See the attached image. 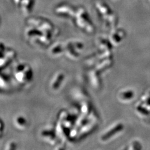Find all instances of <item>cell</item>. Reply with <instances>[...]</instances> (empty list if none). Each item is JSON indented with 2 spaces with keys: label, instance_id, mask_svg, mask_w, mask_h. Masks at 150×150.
<instances>
[{
  "label": "cell",
  "instance_id": "obj_1",
  "mask_svg": "<svg viewBox=\"0 0 150 150\" xmlns=\"http://www.w3.org/2000/svg\"><path fill=\"white\" fill-rule=\"evenodd\" d=\"M15 78L21 84L29 83L33 78L31 68L28 64H19L14 71Z\"/></svg>",
  "mask_w": 150,
  "mask_h": 150
},
{
  "label": "cell",
  "instance_id": "obj_2",
  "mask_svg": "<svg viewBox=\"0 0 150 150\" xmlns=\"http://www.w3.org/2000/svg\"><path fill=\"white\" fill-rule=\"evenodd\" d=\"M76 24L81 30L85 31L88 34H91L95 31V28H94L93 24L89 20L87 15L83 10H80L78 12Z\"/></svg>",
  "mask_w": 150,
  "mask_h": 150
},
{
  "label": "cell",
  "instance_id": "obj_3",
  "mask_svg": "<svg viewBox=\"0 0 150 150\" xmlns=\"http://www.w3.org/2000/svg\"><path fill=\"white\" fill-rule=\"evenodd\" d=\"M123 129L124 125L121 123L115 124L114 125L111 126L110 128H109L101 134L100 139L103 142H108L110 139L115 138L116 134H118L119 133L121 132Z\"/></svg>",
  "mask_w": 150,
  "mask_h": 150
},
{
  "label": "cell",
  "instance_id": "obj_4",
  "mask_svg": "<svg viewBox=\"0 0 150 150\" xmlns=\"http://www.w3.org/2000/svg\"><path fill=\"white\" fill-rule=\"evenodd\" d=\"M40 137L47 143L51 145L57 144L58 137L55 131L51 129H43L40 132Z\"/></svg>",
  "mask_w": 150,
  "mask_h": 150
},
{
  "label": "cell",
  "instance_id": "obj_5",
  "mask_svg": "<svg viewBox=\"0 0 150 150\" xmlns=\"http://www.w3.org/2000/svg\"><path fill=\"white\" fill-rule=\"evenodd\" d=\"M16 57L15 51L10 50L6 49L3 50V47L1 45V67L3 68L11 63V61Z\"/></svg>",
  "mask_w": 150,
  "mask_h": 150
},
{
  "label": "cell",
  "instance_id": "obj_6",
  "mask_svg": "<svg viewBox=\"0 0 150 150\" xmlns=\"http://www.w3.org/2000/svg\"><path fill=\"white\" fill-rule=\"evenodd\" d=\"M59 120L68 129H71L73 125L76 123V120H74L73 115L69 114L67 111H62L59 113Z\"/></svg>",
  "mask_w": 150,
  "mask_h": 150
},
{
  "label": "cell",
  "instance_id": "obj_7",
  "mask_svg": "<svg viewBox=\"0 0 150 150\" xmlns=\"http://www.w3.org/2000/svg\"><path fill=\"white\" fill-rule=\"evenodd\" d=\"M65 75L63 72H58L54 75L53 78L51 79L50 86L51 90L57 91L62 86V84L64 81Z\"/></svg>",
  "mask_w": 150,
  "mask_h": 150
},
{
  "label": "cell",
  "instance_id": "obj_8",
  "mask_svg": "<svg viewBox=\"0 0 150 150\" xmlns=\"http://www.w3.org/2000/svg\"><path fill=\"white\" fill-rule=\"evenodd\" d=\"M64 54L69 59L75 61L79 58L80 54H79L77 51L75 50L72 45L71 41H67V43L64 45Z\"/></svg>",
  "mask_w": 150,
  "mask_h": 150
},
{
  "label": "cell",
  "instance_id": "obj_9",
  "mask_svg": "<svg viewBox=\"0 0 150 150\" xmlns=\"http://www.w3.org/2000/svg\"><path fill=\"white\" fill-rule=\"evenodd\" d=\"M124 35V32L121 30H117L112 31L109 37V41L111 45L113 46L119 45L123 40L125 37Z\"/></svg>",
  "mask_w": 150,
  "mask_h": 150
},
{
  "label": "cell",
  "instance_id": "obj_10",
  "mask_svg": "<svg viewBox=\"0 0 150 150\" xmlns=\"http://www.w3.org/2000/svg\"><path fill=\"white\" fill-rule=\"evenodd\" d=\"M64 53V45L60 43H56L53 45L49 50V54L53 58H58Z\"/></svg>",
  "mask_w": 150,
  "mask_h": 150
},
{
  "label": "cell",
  "instance_id": "obj_11",
  "mask_svg": "<svg viewBox=\"0 0 150 150\" xmlns=\"http://www.w3.org/2000/svg\"><path fill=\"white\" fill-rule=\"evenodd\" d=\"M13 125L19 130H24L28 126L27 120L22 115H18L13 119Z\"/></svg>",
  "mask_w": 150,
  "mask_h": 150
},
{
  "label": "cell",
  "instance_id": "obj_12",
  "mask_svg": "<svg viewBox=\"0 0 150 150\" xmlns=\"http://www.w3.org/2000/svg\"><path fill=\"white\" fill-rule=\"evenodd\" d=\"M112 64V60L111 57L102 59L98 61L95 65V68L99 72L103 71L106 68L110 67Z\"/></svg>",
  "mask_w": 150,
  "mask_h": 150
},
{
  "label": "cell",
  "instance_id": "obj_13",
  "mask_svg": "<svg viewBox=\"0 0 150 150\" xmlns=\"http://www.w3.org/2000/svg\"><path fill=\"white\" fill-rule=\"evenodd\" d=\"M98 73H99V71H97L95 68L91 69L89 73V78H90V81L91 85L96 89L99 88L101 84Z\"/></svg>",
  "mask_w": 150,
  "mask_h": 150
},
{
  "label": "cell",
  "instance_id": "obj_14",
  "mask_svg": "<svg viewBox=\"0 0 150 150\" xmlns=\"http://www.w3.org/2000/svg\"><path fill=\"white\" fill-rule=\"evenodd\" d=\"M98 46L101 51H108L111 50V44L109 40L100 38L98 41Z\"/></svg>",
  "mask_w": 150,
  "mask_h": 150
},
{
  "label": "cell",
  "instance_id": "obj_15",
  "mask_svg": "<svg viewBox=\"0 0 150 150\" xmlns=\"http://www.w3.org/2000/svg\"><path fill=\"white\" fill-rule=\"evenodd\" d=\"M134 96V93L133 91H122L118 94V99L120 101H125L133 99Z\"/></svg>",
  "mask_w": 150,
  "mask_h": 150
},
{
  "label": "cell",
  "instance_id": "obj_16",
  "mask_svg": "<svg viewBox=\"0 0 150 150\" xmlns=\"http://www.w3.org/2000/svg\"><path fill=\"white\" fill-rule=\"evenodd\" d=\"M91 111V107L90 103L86 101H84L82 103L81 106V115L87 117L90 116Z\"/></svg>",
  "mask_w": 150,
  "mask_h": 150
},
{
  "label": "cell",
  "instance_id": "obj_17",
  "mask_svg": "<svg viewBox=\"0 0 150 150\" xmlns=\"http://www.w3.org/2000/svg\"><path fill=\"white\" fill-rule=\"evenodd\" d=\"M71 43L75 50H76L79 54H81V53L83 51V50L84 48V44L81 41H79V40L71 41Z\"/></svg>",
  "mask_w": 150,
  "mask_h": 150
},
{
  "label": "cell",
  "instance_id": "obj_18",
  "mask_svg": "<svg viewBox=\"0 0 150 150\" xmlns=\"http://www.w3.org/2000/svg\"><path fill=\"white\" fill-rule=\"evenodd\" d=\"M8 80L9 79L7 76H4L3 74L1 75V87L3 89L4 87L6 88L8 86Z\"/></svg>",
  "mask_w": 150,
  "mask_h": 150
},
{
  "label": "cell",
  "instance_id": "obj_19",
  "mask_svg": "<svg viewBox=\"0 0 150 150\" xmlns=\"http://www.w3.org/2000/svg\"><path fill=\"white\" fill-rule=\"evenodd\" d=\"M17 148V144L15 142H9L5 148L6 150H13Z\"/></svg>",
  "mask_w": 150,
  "mask_h": 150
},
{
  "label": "cell",
  "instance_id": "obj_20",
  "mask_svg": "<svg viewBox=\"0 0 150 150\" xmlns=\"http://www.w3.org/2000/svg\"><path fill=\"white\" fill-rule=\"evenodd\" d=\"M137 110L139 112H140L141 114H142V115H145V116H148V115H149V112L146 108H144V107H143V106H137Z\"/></svg>",
  "mask_w": 150,
  "mask_h": 150
},
{
  "label": "cell",
  "instance_id": "obj_21",
  "mask_svg": "<svg viewBox=\"0 0 150 150\" xmlns=\"http://www.w3.org/2000/svg\"><path fill=\"white\" fill-rule=\"evenodd\" d=\"M146 105H149V106H150V98H149L148 99L146 100Z\"/></svg>",
  "mask_w": 150,
  "mask_h": 150
}]
</instances>
